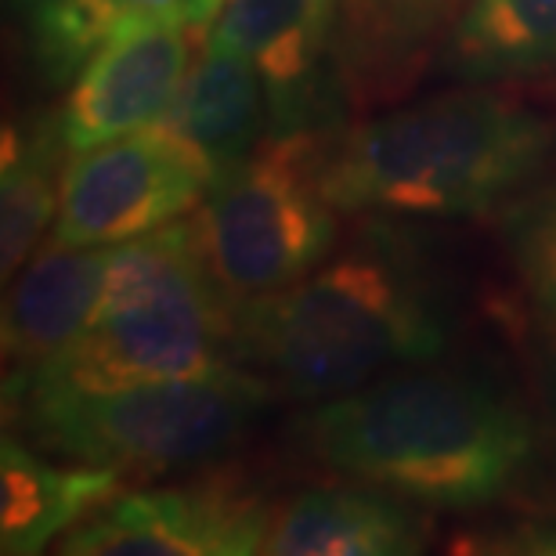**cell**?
Segmentation results:
<instances>
[{"label": "cell", "mask_w": 556, "mask_h": 556, "mask_svg": "<svg viewBox=\"0 0 556 556\" xmlns=\"http://www.w3.org/2000/svg\"><path fill=\"white\" fill-rule=\"evenodd\" d=\"M444 289L391 231L369 228L300 282L242 300L236 362L278 394L329 402L448 348Z\"/></svg>", "instance_id": "6da1fadb"}, {"label": "cell", "mask_w": 556, "mask_h": 556, "mask_svg": "<svg viewBox=\"0 0 556 556\" xmlns=\"http://www.w3.org/2000/svg\"><path fill=\"white\" fill-rule=\"evenodd\" d=\"M304 441L329 470L427 509L492 506L535 459V427L514 397L422 365L318 402Z\"/></svg>", "instance_id": "7a4b0ae2"}, {"label": "cell", "mask_w": 556, "mask_h": 556, "mask_svg": "<svg viewBox=\"0 0 556 556\" xmlns=\"http://www.w3.org/2000/svg\"><path fill=\"white\" fill-rule=\"evenodd\" d=\"M553 149L556 130L539 113L463 84L343 127L321 185L340 214L484 217L525 192Z\"/></svg>", "instance_id": "3957f363"}, {"label": "cell", "mask_w": 556, "mask_h": 556, "mask_svg": "<svg viewBox=\"0 0 556 556\" xmlns=\"http://www.w3.org/2000/svg\"><path fill=\"white\" fill-rule=\"evenodd\" d=\"M239 300L220 286L199 225L170 220L113 250L91 318L33 372L4 376V397L119 391L236 362Z\"/></svg>", "instance_id": "277c9868"}, {"label": "cell", "mask_w": 556, "mask_h": 556, "mask_svg": "<svg viewBox=\"0 0 556 556\" xmlns=\"http://www.w3.org/2000/svg\"><path fill=\"white\" fill-rule=\"evenodd\" d=\"M278 391L247 365L119 391L4 397L8 427L59 459L124 477L206 463L247 438Z\"/></svg>", "instance_id": "5b68a950"}, {"label": "cell", "mask_w": 556, "mask_h": 556, "mask_svg": "<svg viewBox=\"0 0 556 556\" xmlns=\"http://www.w3.org/2000/svg\"><path fill=\"white\" fill-rule=\"evenodd\" d=\"M332 138L268 135L214 177L195 210L206 257L239 304L300 282L329 257L340 210L321 185V163Z\"/></svg>", "instance_id": "8992f818"}, {"label": "cell", "mask_w": 556, "mask_h": 556, "mask_svg": "<svg viewBox=\"0 0 556 556\" xmlns=\"http://www.w3.org/2000/svg\"><path fill=\"white\" fill-rule=\"evenodd\" d=\"M214 166L177 130L155 124L70 160L51 242L124 247L203 206Z\"/></svg>", "instance_id": "52a82bcc"}, {"label": "cell", "mask_w": 556, "mask_h": 556, "mask_svg": "<svg viewBox=\"0 0 556 556\" xmlns=\"http://www.w3.org/2000/svg\"><path fill=\"white\" fill-rule=\"evenodd\" d=\"M271 509L236 477L119 492L62 535L70 556H250L264 553Z\"/></svg>", "instance_id": "ba28073f"}, {"label": "cell", "mask_w": 556, "mask_h": 556, "mask_svg": "<svg viewBox=\"0 0 556 556\" xmlns=\"http://www.w3.org/2000/svg\"><path fill=\"white\" fill-rule=\"evenodd\" d=\"M340 0H231L206 37L242 51L268 91V135H340L348 94L337 70Z\"/></svg>", "instance_id": "9c48e42d"}, {"label": "cell", "mask_w": 556, "mask_h": 556, "mask_svg": "<svg viewBox=\"0 0 556 556\" xmlns=\"http://www.w3.org/2000/svg\"><path fill=\"white\" fill-rule=\"evenodd\" d=\"M206 33L185 18H144L116 33L76 73L62 105L73 155L138 135L170 116Z\"/></svg>", "instance_id": "30bf717a"}, {"label": "cell", "mask_w": 556, "mask_h": 556, "mask_svg": "<svg viewBox=\"0 0 556 556\" xmlns=\"http://www.w3.org/2000/svg\"><path fill=\"white\" fill-rule=\"evenodd\" d=\"M463 8L466 0H340L337 70L348 105L372 113L413 91Z\"/></svg>", "instance_id": "8fae6325"}, {"label": "cell", "mask_w": 556, "mask_h": 556, "mask_svg": "<svg viewBox=\"0 0 556 556\" xmlns=\"http://www.w3.org/2000/svg\"><path fill=\"white\" fill-rule=\"evenodd\" d=\"M413 503L372 484L307 488L271 514V556H408L427 546Z\"/></svg>", "instance_id": "7c38bea8"}, {"label": "cell", "mask_w": 556, "mask_h": 556, "mask_svg": "<svg viewBox=\"0 0 556 556\" xmlns=\"http://www.w3.org/2000/svg\"><path fill=\"white\" fill-rule=\"evenodd\" d=\"M113 250L48 242L22 264L4 304V376L33 372L84 329Z\"/></svg>", "instance_id": "4fadbf2b"}, {"label": "cell", "mask_w": 556, "mask_h": 556, "mask_svg": "<svg viewBox=\"0 0 556 556\" xmlns=\"http://www.w3.org/2000/svg\"><path fill=\"white\" fill-rule=\"evenodd\" d=\"M124 473L109 466L40 459L29 441L4 433L0 441V549L29 556L48 549L109 498L119 495Z\"/></svg>", "instance_id": "5bb4252c"}, {"label": "cell", "mask_w": 556, "mask_h": 556, "mask_svg": "<svg viewBox=\"0 0 556 556\" xmlns=\"http://www.w3.org/2000/svg\"><path fill=\"white\" fill-rule=\"evenodd\" d=\"M163 124L214 166V177L247 160L271 127L268 91L257 65L228 43L203 37L181 94Z\"/></svg>", "instance_id": "9a60e30c"}, {"label": "cell", "mask_w": 556, "mask_h": 556, "mask_svg": "<svg viewBox=\"0 0 556 556\" xmlns=\"http://www.w3.org/2000/svg\"><path fill=\"white\" fill-rule=\"evenodd\" d=\"M438 70L459 84H531L556 76V0H466Z\"/></svg>", "instance_id": "2e32d148"}, {"label": "cell", "mask_w": 556, "mask_h": 556, "mask_svg": "<svg viewBox=\"0 0 556 556\" xmlns=\"http://www.w3.org/2000/svg\"><path fill=\"white\" fill-rule=\"evenodd\" d=\"M73 149L65 141L62 109L29 124L4 127V163H0V268L15 275L40 239L54 228L62 206V185Z\"/></svg>", "instance_id": "e0dca14e"}, {"label": "cell", "mask_w": 556, "mask_h": 556, "mask_svg": "<svg viewBox=\"0 0 556 556\" xmlns=\"http://www.w3.org/2000/svg\"><path fill=\"white\" fill-rule=\"evenodd\" d=\"M15 11L29 62L48 87L76 80L116 33L144 18H185L195 26V0H15Z\"/></svg>", "instance_id": "ac0fdd59"}, {"label": "cell", "mask_w": 556, "mask_h": 556, "mask_svg": "<svg viewBox=\"0 0 556 556\" xmlns=\"http://www.w3.org/2000/svg\"><path fill=\"white\" fill-rule=\"evenodd\" d=\"M503 242L535 315L556 332V181L506 206Z\"/></svg>", "instance_id": "d6986e66"}, {"label": "cell", "mask_w": 556, "mask_h": 556, "mask_svg": "<svg viewBox=\"0 0 556 556\" xmlns=\"http://www.w3.org/2000/svg\"><path fill=\"white\" fill-rule=\"evenodd\" d=\"M481 549L492 553H535V556H556V514H539L528 517L520 525L498 531L492 542Z\"/></svg>", "instance_id": "ffe728a7"}, {"label": "cell", "mask_w": 556, "mask_h": 556, "mask_svg": "<svg viewBox=\"0 0 556 556\" xmlns=\"http://www.w3.org/2000/svg\"><path fill=\"white\" fill-rule=\"evenodd\" d=\"M549 397H553V413H556V354L549 362Z\"/></svg>", "instance_id": "44dd1931"}]
</instances>
